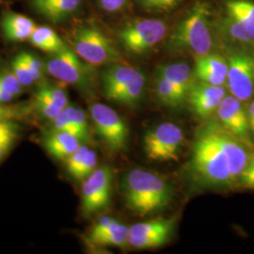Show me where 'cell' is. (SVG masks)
<instances>
[{
    "instance_id": "6da1fadb",
    "label": "cell",
    "mask_w": 254,
    "mask_h": 254,
    "mask_svg": "<svg viewBox=\"0 0 254 254\" xmlns=\"http://www.w3.org/2000/svg\"><path fill=\"white\" fill-rule=\"evenodd\" d=\"M196 131L188 171L202 189H228L239 185L252 154L251 146L231 134L218 119L204 120Z\"/></svg>"
},
{
    "instance_id": "7a4b0ae2",
    "label": "cell",
    "mask_w": 254,
    "mask_h": 254,
    "mask_svg": "<svg viewBox=\"0 0 254 254\" xmlns=\"http://www.w3.org/2000/svg\"><path fill=\"white\" fill-rule=\"evenodd\" d=\"M220 49L215 28L214 8L207 0H195L166 38L165 49L172 55L199 58Z\"/></svg>"
},
{
    "instance_id": "3957f363",
    "label": "cell",
    "mask_w": 254,
    "mask_h": 254,
    "mask_svg": "<svg viewBox=\"0 0 254 254\" xmlns=\"http://www.w3.org/2000/svg\"><path fill=\"white\" fill-rule=\"evenodd\" d=\"M122 189L127 208L139 217L162 211L173 200V188L169 182L156 173L140 169L125 174Z\"/></svg>"
},
{
    "instance_id": "277c9868",
    "label": "cell",
    "mask_w": 254,
    "mask_h": 254,
    "mask_svg": "<svg viewBox=\"0 0 254 254\" xmlns=\"http://www.w3.org/2000/svg\"><path fill=\"white\" fill-rule=\"evenodd\" d=\"M214 18L220 49L254 48V0H220Z\"/></svg>"
},
{
    "instance_id": "5b68a950",
    "label": "cell",
    "mask_w": 254,
    "mask_h": 254,
    "mask_svg": "<svg viewBox=\"0 0 254 254\" xmlns=\"http://www.w3.org/2000/svg\"><path fill=\"white\" fill-rule=\"evenodd\" d=\"M101 80L104 95L120 105L135 109L144 96L145 74L133 66L109 64L102 73Z\"/></svg>"
},
{
    "instance_id": "8992f818",
    "label": "cell",
    "mask_w": 254,
    "mask_h": 254,
    "mask_svg": "<svg viewBox=\"0 0 254 254\" xmlns=\"http://www.w3.org/2000/svg\"><path fill=\"white\" fill-rule=\"evenodd\" d=\"M169 31V25L163 19L135 18L119 30L118 37L128 53L144 56L166 40Z\"/></svg>"
},
{
    "instance_id": "52a82bcc",
    "label": "cell",
    "mask_w": 254,
    "mask_h": 254,
    "mask_svg": "<svg viewBox=\"0 0 254 254\" xmlns=\"http://www.w3.org/2000/svg\"><path fill=\"white\" fill-rule=\"evenodd\" d=\"M73 51L92 66L113 64L120 61V54L112 42L100 29L83 26L73 31Z\"/></svg>"
},
{
    "instance_id": "ba28073f",
    "label": "cell",
    "mask_w": 254,
    "mask_h": 254,
    "mask_svg": "<svg viewBox=\"0 0 254 254\" xmlns=\"http://www.w3.org/2000/svg\"><path fill=\"white\" fill-rule=\"evenodd\" d=\"M227 60V88L232 95L241 102L254 96V56L252 50L236 47H222Z\"/></svg>"
},
{
    "instance_id": "9c48e42d",
    "label": "cell",
    "mask_w": 254,
    "mask_h": 254,
    "mask_svg": "<svg viewBox=\"0 0 254 254\" xmlns=\"http://www.w3.org/2000/svg\"><path fill=\"white\" fill-rule=\"evenodd\" d=\"M184 140L185 135L181 127L167 122L146 131L142 138L143 150L151 161H177Z\"/></svg>"
},
{
    "instance_id": "30bf717a",
    "label": "cell",
    "mask_w": 254,
    "mask_h": 254,
    "mask_svg": "<svg viewBox=\"0 0 254 254\" xmlns=\"http://www.w3.org/2000/svg\"><path fill=\"white\" fill-rule=\"evenodd\" d=\"M96 133L113 152H123L128 145L129 130L117 111L109 106L94 103L90 108Z\"/></svg>"
},
{
    "instance_id": "8fae6325",
    "label": "cell",
    "mask_w": 254,
    "mask_h": 254,
    "mask_svg": "<svg viewBox=\"0 0 254 254\" xmlns=\"http://www.w3.org/2000/svg\"><path fill=\"white\" fill-rule=\"evenodd\" d=\"M113 173L109 166H101L90 174L82 185L81 212L91 216L107 208L112 193Z\"/></svg>"
},
{
    "instance_id": "7c38bea8",
    "label": "cell",
    "mask_w": 254,
    "mask_h": 254,
    "mask_svg": "<svg viewBox=\"0 0 254 254\" xmlns=\"http://www.w3.org/2000/svg\"><path fill=\"white\" fill-rule=\"evenodd\" d=\"M46 70L60 81L76 86L83 90L91 85L90 67L83 64L80 57L68 47L52 54L46 63Z\"/></svg>"
},
{
    "instance_id": "4fadbf2b",
    "label": "cell",
    "mask_w": 254,
    "mask_h": 254,
    "mask_svg": "<svg viewBox=\"0 0 254 254\" xmlns=\"http://www.w3.org/2000/svg\"><path fill=\"white\" fill-rule=\"evenodd\" d=\"M175 219H154L129 227L128 244L137 250L154 249L169 243L173 235Z\"/></svg>"
},
{
    "instance_id": "5bb4252c",
    "label": "cell",
    "mask_w": 254,
    "mask_h": 254,
    "mask_svg": "<svg viewBox=\"0 0 254 254\" xmlns=\"http://www.w3.org/2000/svg\"><path fill=\"white\" fill-rule=\"evenodd\" d=\"M216 114L222 127L247 145L253 147L248 110L244 108L243 102L232 94L226 95Z\"/></svg>"
},
{
    "instance_id": "9a60e30c",
    "label": "cell",
    "mask_w": 254,
    "mask_h": 254,
    "mask_svg": "<svg viewBox=\"0 0 254 254\" xmlns=\"http://www.w3.org/2000/svg\"><path fill=\"white\" fill-rule=\"evenodd\" d=\"M226 95L225 86H216L196 80L188 93L187 103L196 116L207 120L217 113L220 103Z\"/></svg>"
},
{
    "instance_id": "2e32d148",
    "label": "cell",
    "mask_w": 254,
    "mask_h": 254,
    "mask_svg": "<svg viewBox=\"0 0 254 254\" xmlns=\"http://www.w3.org/2000/svg\"><path fill=\"white\" fill-rule=\"evenodd\" d=\"M193 74L196 80L216 86H226L228 64L225 56L217 51L196 58Z\"/></svg>"
},
{
    "instance_id": "e0dca14e",
    "label": "cell",
    "mask_w": 254,
    "mask_h": 254,
    "mask_svg": "<svg viewBox=\"0 0 254 254\" xmlns=\"http://www.w3.org/2000/svg\"><path fill=\"white\" fill-rule=\"evenodd\" d=\"M52 129L66 131L77 136L81 142H90L91 139L90 126L83 109L73 105H68L51 121Z\"/></svg>"
},
{
    "instance_id": "ac0fdd59",
    "label": "cell",
    "mask_w": 254,
    "mask_h": 254,
    "mask_svg": "<svg viewBox=\"0 0 254 254\" xmlns=\"http://www.w3.org/2000/svg\"><path fill=\"white\" fill-rule=\"evenodd\" d=\"M81 140L66 131L51 129L44 137L46 152L60 160H66L80 147Z\"/></svg>"
},
{
    "instance_id": "d6986e66",
    "label": "cell",
    "mask_w": 254,
    "mask_h": 254,
    "mask_svg": "<svg viewBox=\"0 0 254 254\" xmlns=\"http://www.w3.org/2000/svg\"><path fill=\"white\" fill-rule=\"evenodd\" d=\"M97 168V154L87 145L80 147L66 159L68 174L77 181H84Z\"/></svg>"
},
{
    "instance_id": "ffe728a7",
    "label": "cell",
    "mask_w": 254,
    "mask_h": 254,
    "mask_svg": "<svg viewBox=\"0 0 254 254\" xmlns=\"http://www.w3.org/2000/svg\"><path fill=\"white\" fill-rule=\"evenodd\" d=\"M1 27L7 40L11 42H24L29 40L37 25L33 20L23 14L8 12L2 18Z\"/></svg>"
},
{
    "instance_id": "44dd1931",
    "label": "cell",
    "mask_w": 254,
    "mask_h": 254,
    "mask_svg": "<svg viewBox=\"0 0 254 254\" xmlns=\"http://www.w3.org/2000/svg\"><path fill=\"white\" fill-rule=\"evenodd\" d=\"M156 73L171 82L186 97L193 83L196 81L190 66L182 62L159 65L156 68Z\"/></svg>"
},
{
    "instance_id": "7402d4cb",
    "label": "cell",
    "mask_w": 254,
    "mask_h": 254,
    "mask_svg": "<svg viewBox=\"0 0 254 254\" xmlns=\"http://www.w3.org/2000/svg\"><path fill=\"white\" fill-rule=\"evenodd\" d=\"M129 227L120 223L116 219L110 226L97 234L88 236L91 244L97 246H116L125 247L128 243Z\"/></svg>"
},
{
    "instance_id": "603a6c76",
    "label": "cell",
    "mask_w": 254,
    "mask_h": 254,
    "mask_svg": "<svg viewBox=\"0 0 254 254\" xmlns=\"http://www.w3.org/2000/svg\"><path fill=\"white\" fill-rule=\"evenodd\" d=\"M155 94L165 107L170 109H180L186 103L187 97L165 77L156 73L154 78Z\"/></svg>"
},
{
    "instance_id": "cb8c5ba5",
    "label": "cell",
    "mask_w": 254,
    "mask_h": 254,
    "mask_svg": "<svg viewBox=\"0 0 254 254\" xmlns=\"http://www.w3.org/2000/svg\"><path fill=\"white\" fill-rule=\"evenodd\" d=\"M29 41L37 48L51 54L58 53L67 47L62 38L52 28L46 26H37Z\"/></svg>"
},
{
    "instance_id": "d4e9b609",
    "label": "cell",
    "mask_w": 254,
    "mask_h": 254,
    "mask_svg": "<svg viewBox=\"0 0 254 254\" xmlns=\"http://www.w3.org/2000/svg\"><path fill=\"white\" fill-rule=\"evenodd\" d=\"M82 2L83 0H56L53 4L42 10L40 14L52 22H61L79 9Z\"/></svg>"
},
{
    "instance_id": "484cf974",
    "label": "cell",
    "mask_w": 254,
    "mask_h": 254,
    "mask_svg": "<svg viewBox=\"0 0 254 254\" xmlns=\"http://www.w3.org/2000/svg\"><path fill=\"white\" fill-rule=\"evenodd\" d=\"M23 87L12 71L0 73V104H7L16 98L22 93Z\"/></svg>"
},
{
    "instance_id": "4316f807",
    "label": "cell",
    "mask_w": 254,
    "mask_h": 254,
    "mask_svg": "<svg viewBox=\"0 0 254 254\" xmlns=\"http://www.w3.org/2000/svg\"><path fill=\"white\" fill-rule=\"evenodd\" d=\"M18 124L15 120L0 121V162L6 157L18 137Z\"/></svg>"
},
{
    "instance_id": "83f0119b",
    "label": "cell",
    "mask_w": 254,
    "mask_h": 254,
    "mask_svg": "<svg viewBox=\"0 0 254 254\" xmlns=\"http://www.w3.org/2000/svg\"><path fill=\"white\" fill-rule=\"evenodd\" d=\"M34 108H36L38 113L41 116L49 121L56 118L64 109L63 107L51 100L45 92L39 89L34 97Z\"/></svg>"
},
{
    "instance_id": "f1b7e54d",
    "label": "cell",
    "mask_w": 254,
    "mask_h": 254,
    "mask_svg": "<svg viewBox=\"0 0 254 254\" xmlns=\"http://www.w3.org/2000/svg\"><path fill=\"white\" fill-rule=\"evenodd\" d=\"M184 0H138L141 8L153 13H166L180 6Z\"/></svg>"
},
{
    "instance_id": "f546056e",
    "label": "cell",
    "mask_w": 254,
    "mask_h": 254,
    "mask_svg": "<svg viewBox=\"0 0 254 254\" xmlns=\"http://www.w3.org/2000/svg\"><path fill=\"white\" fill-rule=\"evenodd\" d=\"M11 70L24 87L31 86L35 82L29 70L27 69V64L21 53L17 55L11 62Z\"/></svg>"
},
{
    "instance_id": "4dcf8cb0",
    "label": "cell",
    "mask_w": 254,
    "mask_h": 254,
    "mask_svg": "<svg viewBox=\"0 0 254 254\" xmlns=\"http://www.w3.org/2000/svg\"><path fill=\"white\" fill-rule=\"evenodd\" d=\"M29 108L25 105L6 106L5 104H0V121L22 118L28 113Z\"/></svg>"
},
{
    "instance_id": "1f68e13d",
    "label": "cell",
    "mask_w": 254,
    "mask_h": 254,
    "mask_svg": "<svg viewBox=\"0 0 254 254\" xmlns=\"http://www.w3.org/2000/svg\"><path fill=\"white\" fill-rule=\"evenodd\" d=\"M21 55H22L25 63L27 64V69L31 73L34 81L40 80L43 76V73H44V66L41 63V61L39 59H37L35 56L27 53V52H22Z\"/></svg>"
},
{
    "instance_id": "d6a6232c",
    "label": "cell",
    "mask_w": 254,
    "mask_h": 254,
    "mask_svg": "<svg viewBox=\"0 0 254 254\" xmlns=\"http://www.w3.org/2000/svg\"><path fill=\"white\" fill-rule=\"evenodd\" d=\"M239 185L247 190H254V152L251 154L245 169L241 173Z\"/></svg>"
},
{
    "instance_id": "836d02e7",
    "label": "cell",
    "mask_w": 254,
    "mask_h": 254,
    "mask_svg": "<svg viewBox=\"0 0 254 254\" xmlns=\"http://www.w3.org/2000/svg\"><path fill=\"white\" fill-rule=\"evenodd\" d=\"M129 0H98L101 9L107 12H117L125 9Z\"/></svg>"
},
{
    "instance_id": "e575fe53",
    "label": "cell",
    "mask_w": 254,
    "mask_h": 254,
    "mask_svg": "<svg viewBox=\"0 0 254 254\" xmlns=\"http://www.w3.org/2000/svg\"><path fill=\"white\" fill-rule=\"evenodd\" d=\"M248 110V116H249V123H250V128H251V133L254 138V100L251 103Z\"/></svg>"
},
{
    "instance_id": "d590c367",
    "label": "cell",
    "mask_w": 254,
    "mask_h": 254,
    "mask_svg": "<svg viewBox=\"0 0 254 254\" xmlns=\"http://www.w3.org/2000/svg\"><path fill=\"white\" fill-rule=\"evenodd\" d=\"M252 52H253V54H254V47L253 48V49H252Z\"/></svg>"
}]
</instances>
